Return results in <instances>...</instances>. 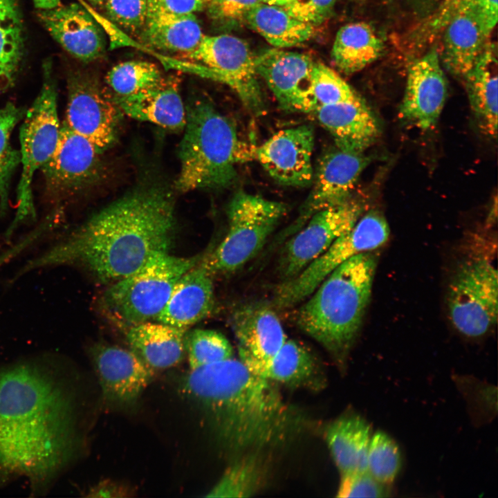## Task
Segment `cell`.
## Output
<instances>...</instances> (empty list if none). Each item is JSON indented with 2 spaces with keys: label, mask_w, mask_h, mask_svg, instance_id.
I'll use <instances>...</instances> for the list:
<instances>
[{
  "label": "cell",
  "mask_w": 498,
  "mask_h": 498,
  "mask_svg": "<svg viewBox=\"0 0 498 498\" xmlns=\"http://www.w3.org/2000/svg\"><path fill=\"white\" fill-rule=\"evenodd\" d=\"M128 490L122 485L111 481H103L93 488L89 497H127Z\"/></svg>",
  "instance_id": "46"
},
{
  "label": "cell",
  "mask_w": 498,
  "mask_h": 498,
  "mask_svg": "<svg viewBox=\"0 0 498 498\" xmlns=\"http://www.w3.org/2000/svg\"><path fill=\"white\" fill-rule=\"evenodd\" d=\"M75 415L70 389L47 367L26 362L0 371V484L51 481L75 454Z\"/></svg>",
  "instance_id": "1"
},
{
  "label": "cell",
  "mask_w": 498,
  "mask_h": 498,
  "mask_svg": "<svg viewBox=\"0 0 498 498\" xmlns=\"http://www.w3.org/2000/svg\"><path fill=\"white\" fill-rule=\"evenodd\" d=\"M185 112L176 188L187 192L228 187L236 178L237 164L248 155L235 125L205 100L191 101Z\"/></svg>",
  "instance_id": "5"
},
{
  "label": "cell",
  "mask_w": 498,
  "mask_h": 498,
  "mask_svg": "<svg viewBox=\"0 0 498 498\" xmlns=\"http://www.w3.org/2000/svg\"><path fill=\"white\" fill-rule=\"evenodd\" d=\"M203 35L194 15L175 14L149 0L142 38L151 46L185 55L197 47Z\"/></svg>",
  "instance_id": "26"
},
{
  "label": "cell",
  "mask_w": 498,
  "mask_h": 498,
  "mask_svg": "<svg viewBox=\"0 0 498 498\" xmlns=\"http://www.w3.org/2000/svg\"><path fill=\"white\" fill-rule=\"evenodd\" d=\"M264 469L257 451L243 454L229 466L221 479L209 492L211 497H248L262 485Z\"/></svg>",
  "instance_id": "34"
},
{
  "label": "cell",
  "mask_w": 498,
  "mask_h": 498,
  "mask_svg": "<svg viewBox=\"0 0 498 498\" xmlns=\"http://www.w3.org/2000/svg\"><path fill=\"white\" fill-rule=\"evenodd\" d=\"M371 433L369 424L356 414L342 415L328 426L326 443L341 474L367 471Z\"/></svg>",
  "instance_id": "30"
},
{
  "label": "cell",
  "mask_w": 498,
  "mask_h": 498,
  "mask_svg": "<svg viewBox=\"0 0 498 498\" xmlns=\"http://www.w3.org/2000/svg\"><path fill=\"white\" fill-rule=\"evenodd\" d=\"M312 113L331 134L336 147L344 151L363 153L381 132L376 116L361 97L319 106Z\"/></svg>",
  "instance_id": "21"
},
{
  "label": "cell",
  "mask_w": 498,
  "mask_h": 498,
  "mask_svg": "<svg viewBox=\"0 0 498 498\" xmlns=\"http://www.w3.org/2000/svg\"><path fill=\"white\" fill-rule=\"evenodd\" d=\"M165 10L178 15H194L208 6L210 0H156Z\"/></svg>",
  "instance_id": "45"
},
{
  "label": "cell",
  "mask_w": 498,
  "mask_h": 498,
  "mask_svg": "<svg viewBox=\"0 0 498 498\" xmlns=\"http://www.w3.org/2000/svg\"><path fill=\"white\" fill-rule=\"evenodd\" d=\"M163 77L156 64L132 60L115 65L108 72L106 81L116 97H126L155 86Z\"/></svg>",
  "instance_id": "36"
},
{
  "label": "cell",
  "mask_w": 498,
  "mask_h": 498,
  "mask_svg": "<svg viewBox=\"0 0 498 498\" xmlns=\"http://www.w3.org/2000/svg\"><path fill=\"white\" fill-rule=\"evenodd\" d=\"M183 391L204 410L230 450L254 452L282 437L289 412L274 383L234 358L190 369Z\"/></svg>",
  "instance_id": "3"
},
{
  "label": "cell",
  "mask_w": 498,
  "mask_h": 498,
  "mask_svg": "<svg viewBox=\"0 0 498 498\" xmlns=\"http://www.w3.org/2000/svg\"><path fill=\"white\" fill-rule=\"evenodd\" d=\"M497 46L488 41L474 65L463 77L470 107L482 130L497 132Z\"/></svg>",
  "instance_id": "29"
},
{
  "label": "cell",
  "mask_w": 498,
  "mask_h": 498,
  "mask_svg": "<svg viewBox=\"0 0 498 498\" xmlns=\"http://www.w3.org/2000/svg\"><path fill=\"white\" fill-rule=\"evenodd\" d=\"M401 467V455L397 443L386 433L378 431L371 436L367 471L382 483L389 485Z\"/></svg>",
  "instance_id": "38"
},
{
  "label": "cell",
  "mask_w": 498,
  "mask_h": 498,
  "mask_svg": "<svg viewBox=\"0 0 498 498\" xmlns=\"http://www.w3.org/2000/svg\"><path fill=\"white\" fill-rule=\"evenodd\" d=\"M244 21L275 48L293 47L313 37L314 26L306 23L284 7L261 3L252 8Z\"/></svg>",
  "instance_id": "32"
},
{
  "label": "cell",
  "mask_w": 498,
  "mask_h": 498,
  "mask_svg": "<svg viewBox=\"0 0 498 498\" xmlns=\"http://www.w3.org/2000/svg\"><path fill=\"white\" fill-rule=\"evenodd\" d=\"M185 55L192 62H170L171 66L226 84L256 116L265 111L255 57L244 40L227 34L204 35L197 47Z\"/></svg>",
  "instance_id": "9"
},
{
  "label": "cell",
  "mask_w": 498,
  "mask_h": 498,
  "mask_svg": "<svg viewBox=\"0 0 498 498\" xmlns=\"http://www.w3.org/2000/svg\"><path fill=\"white\" fill-rule=\"evenodd\" d=\"M262 3L279 6H285L290 0H260Z\"/></svg>",
  "instance_id": "48"
},
{
  "label": "cell",
  "mask_w": 498,
  "mask_h": 498,
  "mask_svg": "<svg viewBox=\"0 0 498 498\" xmlns=\"http://www.w3.org/2000/svg\"><path fill=\"white\" fill-rule=\"evenodd\" d=\"M377 263L372 252L344 261L323 279L296 315L299 329L342 368L370 301Z\"/></svg>",
  "instance_id": "4"
},
{
  "label": "cell",
  "mask_w": 498,
  "mask_h": 498,
  "mask_svg": "<svg viewBox=\"0 0 498 498\" xmlns=\"http://www.w3.org/2000/svg\"><path fill=\"white\" fill-rule=\"evenodd\" d=\"M415 1H416V0H415ZM418 1H421V0H418ZM424 1H427V0H424Z\"/></svg>",
  "instance_id": "50"
},
{
  "label": "cell",
  "mask_w": 498,
  "mask_h": 498,
  "mask_svg": "<svg viewBox=\"0 0 498 498\" xmlns=\"http://www.w3.org/2000/svg\"><path fill=\"white\" fill-rule=\"evenodd\" d=\"M33 2L39 10L52 9L61 4L60 0H33Z\"/></svg>",
  "instance_id": "47"
},
{
  "label": "cell",
  "mask_w": 498,
  "mask_h": 498,
  "mask_svg": "<svg viewBox=\"0 0 498 498\" xmlns=\"http://www.w3.org/2000/svg\"><path fill=\"white\" fill-rule=\"evenodd\" d=\"M336 0H290L284 8L296 18L315 26L330 15Z\"/></svg>",
  "instance_id": "43"
},
{
  "label": "cell",
  "mask_w": 498,
  "mask_h": 498,
  "mask_svg": "<svg viewBox=\"0 0 498 498\" xmlns=\"http://www.w3.org/2000/svg\"><path fill=\"white\" fill-rule=\"evenodd\" d=\"M102 152L63 121L55 150L41 168L47 190L61 196L94 183L101 172Z\"/></svg>",
  "instance_id": "15"
},
{
  "label": "cell",
  "mask_w": 498,
  "mask_h": 498,
  "mask_svg": "<svg viewBox=\"0 0 498 498\" xmlns=\"http://www.w3.org/2000/svg\"><path fill=\"white\" fill-rule=\"evenodd\" d=\"M91 356L103 398L115 407L136 404L154 374V370L132 350L98 345L93 349Z\"/></svg>",
  "instance_id": "18"
},
{
  "label": "cell",
  "mask_w": 498,
  "mask_h": 498,
  "mask_svg": "<svg viewBox=\"0 0 498 498\" xmlns=\"http://www.w3.org/2000/svg\"><path fill=\"white\" fill-rule=\"evenodd\" d=\"M114 100L132 118L172 130L185 126V108L178 83L173 77H163L152 87L129 96L116 97Z\"/></svg>",
  "instance_id": "24"
},
{
  "label": "cell",
  "mask_w": 498,
  "mask_h": 498,
  "mask_svg": "<svg viewBox=\"0 0 498 498\" xmlns=\"http://www.w3.org/2000/svg\"><path fill=\"white\" fill-rule=\"evenodd\" d=\"M311 84L316 108L360 97L335 71L320 62L314 64Z\"/></svg>",
  "instance_id": "39"
},
{
  "label": "cell",
  "mask_w": 498,
  "mask_h": 498,
  "mask_svg": "<svg viewBox=\"0 0 498 498\" xmlns=\"http://www.w3.org/2000/svg\"><path fill=\"white\" fill-rule=\"evenodd\" d=\"M363 205L351 198L317 212L285 243L279 259L284 281L297 276L349 231L362 215Z\"/></svg>",
  "instance_id": "12"
},
{
  "label": "cell",
  "mask_w": 498,
  "mask_h": 498,
  "mask_svg": "<svg viewBox=\"0 0 498 498\" xmlns=\"http://www.w3.org/2000/svg\"><path fill=\"white\" fill-rule=\"evenodd\" d=\"M286 212V206L282 202L237 192L228 206L226 235L203 259L207 268L213 275L241 268L262 249Z\"/></svg>",
  "instance_id": "8"
},
{
  "label": "cell",
  "mask_w": 498,
  "mask_h": 498,
  "mask_svg": "<svg viewBox=\"0 0 498 498\" xmlns=\"http://www.w3.org/2000/svg\"><path fill=\"white\" fill-rule=\"evenodd\" d=\"M203 257L157 255L132 274L113 282L105 291L102 304L118 324L129 328L156 317L167 302L180 277Z\"/></svg>",
  "instance_id": "6"
},
{
  "label": "cell",
  "mask_w": 498,
  "mask_h": 498,
  "mask_svg": "<svg viewBox=\"0 0 498 498\" xmlns=\"http://www.w3.org/2000/svg\"><path fill=\"white\" fill-rule=\"evenodd\" d=\"M448 317L467 338L485 335L497 321V270L486 258L465 259L456 267L447 293Z\"/></svg>",
  "instance_id": "10"
},
{
  "label": "cell",
  "mask_w": 498,
  "mask_h": 498,
  "mask_svg": "<svg viewBox=\"0 0 498 498\" xmlns=\"http://www.w3.org/2000/svg\"><path fill=\"white\" fill-rule=\"evenodd\" d=\"M243 362L255 374L273 383L311 389H320L324 383L322 372L315 356L304 346L293 340H286L268 360Z\"/></svg>",
  "instance_id": "25"
},
{
  "label": "cell",
  "mask_w": 498,
  "mask_h": 498,
  "mask_svg": "<svg viewBox=\"0 0 498 498\" xmlns=\"http://www.w3.org/2000/svg\"><path fill=\"white\" fill-rule=\"evenodd\" d=\"M24 53V32L17 0H0V93L15 82Z\"/></svg>",
  "instance_id": "33"
},
{
  "label": "cell",
  "mask_w": 498,
  "mask_h": 498,
  "mask_svg": "<svg viewBox=\"0 0 498 498\" xmlns=\"http://www.w3.org/2000/svg\"><path fill=\"white\" fill-rule=\"evenodd\" d=\"M186 331V328L146 321L128 328L127 339L132 351L155 371L182 360Z\"/></svg>",
  "instance_id": "28"
},
{
  "label": "cell",
  "mask_w": 498,
  "mask_h": 498,
  "mask_svg": "<svg viewBox=\"0 0 498 498\" xmlns=\"http://www.w3.org/2000/svg\"><path fill=\"white\" fill-rule=\"evenodd\" d=\"M370 162L363 153L338 149L326 152L313 174V187L290 230H299L313 214L351 199L360 174Z\"/></svg>",
  "instance_id": "16"
},
{
  "label": "cell",
  "mask_w": 498,
  "mask_h": 498,
  "mask_svg": "<svg viewBox=\"0 0 498 498\" xmlns=\"http://www.w3.org/2000/svg\"><path fill=\"white\" fill-rule=\"evenodd\" d=\"M66 124L101 151L116 140L119 107L89 74L72 73L68 78Z\"/></svg>",
  "instance_id": "13"
},
{
  "label": "cell",
  "mask_w": 498,
  "mask_h": 498,
  "mask_svg": "<svg viewBox=\"0 0 498 498\" xmlns=\"http://www.w3.org/2000/svg\"><path fill=\"white\" fill-rule=\"evenodd\" d=\"M314 141L313 129L308 125L285 129L255 148L253 155L277 182L306 187L312 183L314 174Z\"/></svg>",
  "instance_id": "17"
},
{
  "label": "cell",
  "mask_w": 498,
  "mask_h": 498,
  "mask_svg": "<svg viewBox=\"0 0 498 498\" xmlns=\"http://www.w3.org/2000/svg\"><path fill=\"white\" fill-rule=\"evenodd\" d=\"M389 234L384 215L377 210L369 211L297 276L283 281L277 288L274 306L286 308L304 301L340 264L357 255L378 249L388 241Z\"/></svg>",
  "instance_id": "11"
},
{
  "label": "cell",
  "mask_w": 498,
  "mask_h": 498,
  "mask_svg": "<svg viewBox=\"0 0 498 498\" xmlns=\"http://www.w3.org/2000/svg\"><path fill=\"white\" fill-rule=\"evenodd\" d=\"M190 369L233 358V348L222 333L210 329H194L185 336Z\"/></svg>",
  "instance_id": "37"
},
{
  "label": "cell",
  "mask_w": 498,
  "mask_h": 498,
  "mask_svg": "<svg viewBox=\"0 0 498 498\" xmlns=\"http://www.w3.org/2000/svg\"><path fill=\"white\" fill-rule=\"evenodd\" d=\"M214 304L212 274L202 258L177 281L167 302L156 320L187 329L210 315Z\"/></svg>",
  "instance_id": "23"
},
{
  "label": "cell",
  "mask_w": 498,
  "mask_h": 498,
  "mask_svg": "<svg viewBox=\"0 0 498 498\" xmlns=\"http://www.w3.org/2000/svg\"><path fill=\"white\" fill-rule=\"evenodd\" d=\"M232 328L243 362L268 360L286 340L277 315L264 304L239 308L232 315Z\"/></svg>",
  "instance_id": "22"
},
{
  "label": "cell",
  "mask_w": 498,
  "mask_h": 498,
  "mask_svg": "<svg viewBox=\"0 0 498 498\" xmlns=\"http://www.w3.org/2000/svg\"><path fill=\"white\" fill-rule=\"evenodd\" d=\"M174 227L171 194L160 185H144L95 213L21 271L81 266L100 282L113 283L169 252Z\"/></svg>",
  "instance_id": "2"
},
{
  "label": "cell",
  "mask_w": 498,
  "mask_h": 498,
  "mask_svg": "<svg viewBox=\"0 0 498 498\" xmlns=\"http://www.w3.org/2000/svg\"><path fill=\"white\" fill-rule=\"evenodd\" d=\"M149 0H107L104 4L108 17L122 28L136 32L142 28Z\"/></svg>",
  "instance_id": "40"
},
{
  "label": "cell",
  "mask_w": 498,
  "mask_h": 498,
  "mask_svg": "<svg viewBox=\"0 0 498 498\" xmlns=\"http://www.w3.org/2000/svg\"><path fill=\"white\" fill-rule=\"evenodd\" d=\"M315 62L304 53L275 48L255 57L256 69L280 107L293 112L312 113L316 103L311 76Z\"/></svg>",
  "instance_id": "14"
},
{
  "label": "cell",
  "mask_w": 498,
  "mask_h": 498,
  "mask_svg": "<svg viewBox=\"0 0 498 498\" xmlns=\"http://www.w3.org/2000/svg\"><path fill=\"white\" fill-rule=\"evenodd\" d=\"M447 95L439 52L433 48L409 66L400 114L415 127L430 129L440 117Z\"/></svg>",
  "instance_id": "19"
},
{
  "label": "cell",
  "mask_w": 498,
  "mask_h": 498,
  "mask_svg": "<svg viewBox=\"0 0 498 498\" xmlns=\"http://www.w3.org/2000/svg\"><path fill=\"white\" fill-rule=\"evenodd\" d=\"M40 91L26 111L19 130L22 172L17 191V210L6 234L8 237L22 223L36 216L33 182L36 172L52 156L59 140L61 123L57 110V89L53 64L42 66Z\"/></svg>",
  "instance_id": "7"
},
{
  "label": "cell",
  "mask_w": 498,
  "mask_h": 498,
  "mask_svg": "<svg viewBox=\"0 0 498 498\" xmlns=\"http://www.w3.org/2000/svg\"><path fill=\"white\" fill-rule=\"evenodd\" d=\"M95 6H104L107 0H86Z\"/></svg>",
  "instance_id": "49"
},
{
  "label": "cell",
  "mask_w": 498,
  "mask_h": 498,
  "mask_svg": "<svg viewBox=\"0 0 498 498\" xmlns=\"http://www.w3.org/2000/svg\"><path fill=\"white\" fill-rule=\"evenodd\" d=\"M389 485L376 480L368 471L341 474L338 497H387Z\"/></svg>",
  "instance_id": "41"
},
{
  "label": "cell",
  "mask_w": 498,
  "mask_h": 498,
  "mask_svg": "<svg viewBox=\"0 0 498 498\" xmlns=\"http://www.w3.org/2000/svg\"><path fill=\"white\" fill-rule=\"evenodd\" d=\"M261 3L260 0H210L207 6L215 20L233 23L244 21L247 14Z\"/></svg>",
  "instance_id": "44"
},
{
  "label": "cell",
  "mask_w": 498,
  "mask_h": 498,
  "mask_svg": "<svg viewBox=\"0 0 498 498\" xmlns=\"http://www.w3.org/2000/svg\"><path fill=\"white\" fill-rule=\"evenodd\" d=\"M450 10L464 11L477 21L486 34L490 35L497 21V0H446Z\"/></svg>",
  "instance_id": "42"
},
{
  "label": "cell",
  "mask_w": 498,
  "mask_h": 498,
  "mask_svg": "<svg viewBox=\"0 0 498 498\" xmlns=\"http://www.w3.org/2000/svg\"><path fill=\"white\" fill-rule=\"evenodd\" d=\"M382 50V41L371 25L353 22L338 31L331 55L335 66L349 75L376 61Z\"/></svg>",
  "instance_id": "31"
},
{
  "label": "cell",
  "mask_w": 498,
  "mask_h": 498,
  "mask_svg": "<svg viewBox=\"0 0 498 498\" xmlns=\"http://www.w3.org/2000/svg\"><path fill=\"white\" fill-rule=\"evenodd\" d=\"M39 17L53 39L71 55L93 62L104 53V34L90 12L71 3L39 10Z\"/></svg>",
  "instance_id": "20"
},
{
  "label": "cell",
  "mask_w": 498,
  "mask_h": 498,
  "mask_svg": "<svg viewBox=\"0 0 498 498\" xmlns=\"http://www.w3.org/2000/svg\"><path fill=\"white\" fill-rule=\"evenodd\" d=\"M26 110L12 102L0 107V212L8 207L11 178L21 163L20 151L15 149L10 137L15 126L23 120Z\"/></svg>",
  "instance_id": "35"
},
{
  "label": "cell",
  "mask_w": 498,
  "mask_h": 498,
  "mask_svg": "<svg viewBox=\"0 0 498 498\" xmlns=\"http://www.w3.org/2000/svg\"><path fill=\"white\" fill-rule=\"evenodd\" d=\"M442 30L441 62L450 73L463 78L485 48L489 35L464 11L454 12Z\"/></svg>",
  "instance_id": "27"
}]
</instances>
